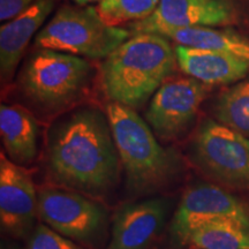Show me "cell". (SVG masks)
Listing matches in <instances>:
<instances>
[{"label": "cell", "instance_id": "1", "mask_svg": "<svg viewBox=\"0 0 249 249\" xmlns=\"http://www.w3.org/2000/svg\"><path fill=\"white\" fill-rule=\"evenodd\" d=\"M46 166L60 187L96 200L111 194L123 166L107 116L85 107L62 118L50 132Z\"/></svg>", "mask_w": 249, "mask_h": 249}, {"label": "cell", "instance_id": "2", "mask_svg": "<svg viewBox=\"0 0 249 249\" xmlns=\"http://www.w3.org/2000/svg\"><path fill=\"white\" fill-rule=\"evenodd\" d=\"M177 58L166 37L136 34L124 40L102 66V88L112 103L139 108L166 82Z\"/></svg>", "mask_w": 249, "mask_h": 249}, {"label": "cell", "instance_id": "3", "mask_svg": "<svg viewBox=\"0 0 249 249\" xmlns=\"http://www.w3.org/2000/svg\"><path fill=\"white\" fill-rule=\"evenodd\" d=\"M107 116L127 191L134 196H144L169 188L181 173L178 155L161 147L151 127L134 108L111 103Z\"/></svg>", "mask_w": 249, "mask_h": 249}, {"label": "cell", "instance_id": "4", "mask_svg": "<svg viewBox=\"0 0 249 249\" xmlns=\"http://www.w3.org/2000/svg\"><path fill=\"white\" fill-rule=\"evenodd\" d=\"M129 33L110 26L91 6H62L36 35L38 49H50L77 57L107 58L127 40Z\"/></svg>", "mask_w": 249, "mask_h": 249}, {"label": "cell", "instance_id": "5", "mask_svg": "<svg viewBox=\"0 0 249 249\" xmlns=\"http://www.w3.org/2000/svg\"><path fill=\"white\" fill-rule=\"evenodd\" d=\"M90 75L91 67L85 59L55 50L39 49L24 65L20 86L37 107L57 111L79 98Z\"/></svg>", "mask_w": 249, "mask_h": 249}, {"label": "cell", "instance_id": "6", "mask_svg": "<svg viewBox=\"0 0 249 249\" xmlns=\"http://www.w3.org/2000/svg\"><path fill=\"white\" fill-rule=\"evenodd\" d=\"M193 164L214 182L249 191V139L218 121L205 119L189 145Z\"/></svg>", "mask_w": 249, "mask_h": 249}, {"label": "cell", "instance_id": "7", "mask_svg": "<svg viewBox=\"0 0 249 249\" xmlns=\"http://www.w3.org/2000/svg\"><path fill=\"white\" fill-rule=\"evenodd\" d=\"M38 218L59 234L90 248H101L107 236V209L96 198L64 187L38 191Z\"/></svg>", "mask_w": 249, "mask_h": 249}, {"label": "cell", "instance_id": "8", "mask_svg": "<svg viewBox=\"0 0 249 249\" xmlns=\"http://www.w3.org/2000/svg\"><path fill=\"white\" fill-rule=\"evenodd\" d=\"M216 222H233L249 227V209L222 187L196 182L183 193L171 223V235L177 245H188L194 230Z\"/></svg>", "mask_w": 249, "mask_h": 249}, {"label": "cell", "instance_id": "9", "mask_svg": "<svg viewBox=\"0 0 249 249\" xmlns=\"http://www.w3.org/2000/svg\"><path fill=\"white\" fill-rule=\"evenodd\" d=\"M205 95V85L193 77L166 81L152 96L145 121L160 139H178L195 120Z\"/></svg>", "mask_w": 249, "mask_h": 249}, {"label": "cell", "instance_id": "10", "mask_svg": "<svg viewBox=\"0 0 249 249\" xmlns=\"http://www.w3.org/2000/svg\"><path fill=\"white\" fill-rule=\"evenodd\" d=\"M235 18L229 0H160L150 17L129 27L133 35L161 34L182 28L229 26Z\"/></svg>", "mask_w": 249, "mask_h": 249}, {"label": "cell", "instance_id": "11", "mask_svg": "<svg viewBox=\"0 0 249 249\" xmlns=\"http://www.w3.org/2000/svg\"><path fill=\"white\" fill-rule=\"evenodd\" d=\"M37 217L38 192H36L30 174L1 152L0 223L2 231L14 238H24L34 231Z\"/></svg>", "mask_w": 249, "mask_h": 249}, {"label": "cell", "instance_id": "12", "mask_svg": "<svg viewBox=\"0 0 249 249\" xmlns=\"http://www.w3.org/2000/svg\"><path fill=\"white\" fill-rule=\"evenodd\" d=\"M169 202L155 197L124 204L113 217L107 249H147L166 223Z\"/></svg>", "mask_w": 249, "mask_h": 249}, {"label": "cell", "instance_id": "13", "mask_svg": "<svg viewBox=\"0 0 249 249\" xmlns=\"http://www.w3.org/2000/svg\"><path fill=\"white\" fill-rule=\"evenodd\" d=\"M174 53L183 73L205 86L230 85L244 79L249 71V61L232 54L179 44Z\"/></svg>", "mask_w": 249, "mask_h": 249}, {"label": "cell", "instance_id": "14", "mask_svg": "<svg viewBox=\"0 0 249 249\" xmlns=\"http://www.w3.org/2000/svg\"><path fill=\"white\" fill-rule=\"evenodd\" d=\"M54 6L55 0H38L0 28V73L2 80L8 79L14 73L33 36L39 30Z\"/></svg>", "mask_w": 249, "mask_h": 249}, {"label": "cell", "instance_id": "15", "mask_svg": "<svg viewBox=\"0 0 249 249\" xmlns=\"http://www.w3.org/2000/svg\"><path fill=\"white\" fill-rule=\"evenodd\" d=\"M0 134L7 157L15 164H30L37 155L38 124L33 114L20 105L0 107Z\"/></svg>", "mask_w": 249, "mask_h": 249}, {"label": "cell", "instance_id": "16", "mask_svg": "<svg viewBox=\"0 0 249 249\" xmlns=\"http://www.w3.org/2000/svg\"><path fill=\"white\" fill-rule=\"evenodd\" d=\"M160 35L173 39L179 45L222 52L249 61V40L230 30L193 27L166 30Z\"/></svg>", "mask_w": 249, "mask_h": 249}, {"label": "cell", "instance_id": "17", "mask_svg": "<svg viewBox=\"0 0 249 249\" xmlns=\"http://www.w3.org/2000/svg\"><path fill=\"white\" fill-rule=\"evenodd\" d=\"M188 245L195 249H249V227L233 222L205 224L192 232Z\"/></svg>", "mask_w": 249, "mask_h": 249}, {"label": "cell", "instance_id": "18", "mask_svg": "<svg viewBox=\"0 0 249 249\" xmlns=\"http://www.w3.org/2000/svg\"><path fill=\"white\" fill-rule=\"evenodd\" d=\"M213 113L218 123L249 139V79L222 93Z\"/></svg>", "mask_w": 249, "mask_h": 249}, {"label": "cell", "instance_id": "19", "mask_svg": "<svg viewBox=\"0 0 249 249\" xmlns=\"http://www.w3.org/2000/svg\"><path fill=\"white\" fill-rule=\"evenodd\" d=\"M160 0H102L96 7L107 24L118 27L129 21L144 20L157 8Z\"/></svg>", "mask_w": 249, "mask_h": 249}, {"label": "cell", "instance_id": "20", "mask_svg": "<svg viewBox=\"0 0 249 249\" xmlns=\"http://www.w3.org/2000/svg\"><path fill=\"white\" fill-rule=\"evenodd\" d=\"M28 249H86L82 245L54 232L44 224L37 225L28 239Z\"/></svg>", "mask_w": 249, "mask_h": 249}, {"label": "cell", "instance_id": "21", "mask_svg": "<svg viewBox=\"0 0 249 249\" xmlns=\"http://www.w3.org/2000/svg\"><path fill=\"white\" fill-rule=\"evenodd\" d=\"M38 0H0V20L11 21Z\"/></svg>", "mask_w": 249, "mask_h": 249}, {"label": "cell", "instance_id": "22", "mask_svg": "<svg viewBox=\"0 0 249 249\" xmlns=\"http://www.w3.org/2000/svg\"><path fill=\"white\" fill-rule=\"evenodd\" d=\"M73 1L79 6H87L89 4H93V2H101L102 0H73Z\"/></svg>", "mask_w": 249, "mask_h": 249}, {"label": "cell", "instance_id": "23", "mask_svg": "<svg viewBox=\"0 0 249 249\" xmlns=\"http://www.w3.org/2000/svg\"><path fill=\"white\" fill-rule=\"evenodd\" d=\"M2 249H14V248H4V247H2Z\"/></svg>", "mask_w": 249, "mask_h": 249}]
</instances>
